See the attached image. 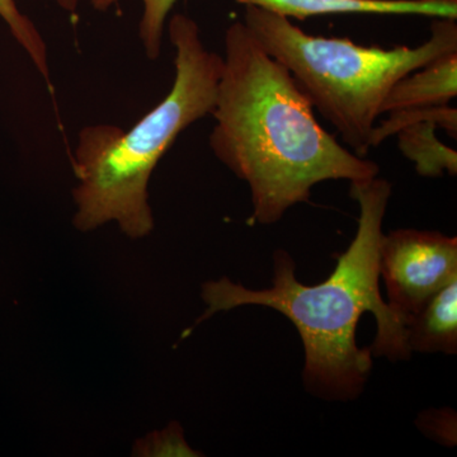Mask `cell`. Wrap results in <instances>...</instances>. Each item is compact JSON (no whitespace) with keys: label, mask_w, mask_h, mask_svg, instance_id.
Returning <instances> with one entry per match:
<instances>
[{"label":"cell","mask_w":457,"mask_h":457,"mask_svg":"<svg viewBox=\"0 0 457 457\" xmlns=\"http://www.w3.org/2000/svg\"><path fill=\"white\" fill-rule=\"evenodd\" d=\"M350 196L360 207L356 237L326 281L314 286L297 281L293 258L278 249L273 255L272 287L248 290L228 278L206 282L207 309L196 321L243 305L281 312L302 337L306 387L329 400H351L362 393L371 356L392 361L411 356L404 320L381 299L378 288V251L392 185L378 177L352 182Z\"/></svg>","instance_id":"obj_1"},{"label":"cell","mask_w":457,"mask_h":457,"mask_svg":"<svg viewBox=\"0 0 457 457\" xmlns=\"http://www.w3.org/2000/svg\"><path fill=\"white\" fill-rule=\"evenodd\" d=\"M224 49L209 143L213 155L248 183L252 222L281 220L295 204L309 203L318 183L378 176L375 162L351 152L318 122L294 78L243 21L228 27Z\"/></svg>","instance_id":"obj_2"},{"label":"cell","mask_w":457,"mask_h":457,"mask_svg":"<svg viewBox=\"0 0 457 457\" xmlns=\"http://www.w3.org/2000/svg\"><path fill=\"white\" fill-rule=\"evenodd\" d=\"M167 27L174 80L163 101L129 130L97 123L79 132L73 224L83 233L116 222L131 239L149 236L154 228L147 192L153 171L179 135L215 107L222 56L204 46L200 27L187 14H173Z\"/></svg>","instance_id":"obj_3"},{"label":"cell","mask_w":457,"mask_h":457,"mask_svg":"<svg viewBox=\"0 0 457 457\" xmlns=\"http://www.w3.org/2000/svg\"><path fill=\"white\" fill-rule=\"evenodd\" d=\"M243 22L360 156L372 149V134L394 84L457 51L456 20L449 18L433 20L431 36L423 44L393 49L311 35L288 18L252 5H246Z\"/></svg>","instance_id":"obj_4"},{"label":"cell","mask_w":457,"mask_h":457,"mask_svg":"<svg viewBox=\"0 0 457 457\" xmlns=\"http://www.w3.org/2000/svg\"><path fill=\"white\" fill-rule=\"evenodd\" d=\"M378 266L389 305L403 320L457 279V239L398 228L381 237Z\"/></svg>","instance_id":"obj_5"},{"label":"cell","mask_w":457,"mask_h":457,"mask_svg":"<svg viewBox=\"0 0 457 457\" xmlns=\"http://www.w3.org/2000/svg\"><path fill=\"white\" fill-rule=\"evenodd\" d=\"M273 12L279 16L305 21L336 14H375V16H420L432 20L457 18V0H236Z\"/></svg>","instance_id":"obj_6"},{"label":"cell","mask_w":457,"mask_h":457,"mask_svg":"<svg viewBox=\"0 0 457 457\" xmlns=\"http://www.w3.org/2000/svg\"><path fill=\"white\" fill-rule=\"evenodd\" d=\"M457 96V51L440 56L394 84L381 114L411 108L446 106Z\"/></svg>","instance_id":"obj_7"},{"label":"cell","mask_w":457,"mask_h":457,"mask_svg":"<svg viewBox=\"0 0 457 457\" xmlns=\"http://www.w3.org/2000/svg\"><path fill=\"white\" fill-rule=\"evenodd\" d=\"M409 351L455 354L457 352V279L433 295L405 320Z\"/></svg>","instance_id":"obj_8"},{"label":"cell","mask_w":457,"mask_h":457,"mask_svg":"<svg viewBox=\"0 0 457 457\" xmlns=\"http://www.w3.org/2000/svg\"><path fill=\"white\" fill-rule=\"evenodd\" d=\"M437 128L435 122L422 121L405 126L396 134L400 152L416 164L417 173L427 179L457 173L456 150L438 139Z\"/></svg>","instance_id":"obj_9"},{"label":"cell","mask_w":457,"mask_h":457,"mask_svg":"<svg viewBox=\"0 0 457 457\" xmlns=\"http://www.w3.org/2000/svg\"><path fill=\"white\" fill-rule=\"evenodd\" d=\"M0 18L8 26L14 40L26 51L33 65L46 82L47 88L53 92L47 46L37 27L18 8L16 0H0Z\"/></svg>","instance_id":"obj_10"},{"label":"cell","mask_w":457,"mask_h":457,"mask_svg":"<svg viewBox=\"0 0 457 457\" xmlns=\"http://www.w3.org/2000/svg\"><path fill=\"white\" fill-rule=\"evenodd\" d=\"M422 121L435 122L438 128L444 129L450 137L456 139L457 111L455 107L446 104V106L411 108V110L387 113L386 120L381 123H376L374 134H372V147H378L387 137L398 134L405 126Z\"/></svg>","instance_id":"obj_11"},{"label":"cell","mask_w":457,"mask_h":457,"mask_svg":"<svg viewBox=\"0 0 457 457\" xmlns=\"http://www.w3.org/2000/svg\"><path fill=\"white\" fill-rule=\"evenodd\" d=\"M120 0H95L93 8L99 12H106ZM143 4L139 25V37L144 47V53L149 60L161 56L165 27L168 17L179 0H140Z\"/></svg>","instance_id":"obj_12"},{"label":"cell","mask_w":457,"mask_h":457,"mask_svg":"<svg viewBox=\"0 0 457 457\" xmlns=\"http://www.w3.org/2000/svg\"><path fill=\"white\" fill-rule=\"evenodd\" d=\"M55 2L56 4L62 9V11L68 12V13L71 14H75L77 13L78 8H79V4L83 2V0H55ZM87 2H89L90 4H93L95 0H87Z\"/></svg>","instance_id":"obj_13"}]
</instances>
